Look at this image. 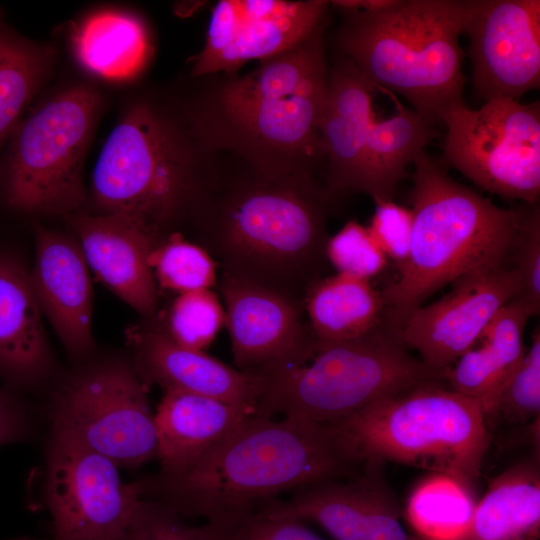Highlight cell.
Here are the masks:
<instances>
[{"label": "cell", "mask_w": 540, "mask_h": 540, "mask_svg": "<svg viewBox=\"0 0 540 540\" xmlns=\"http://www.w3.org/2000/svg\"><path fill=\"white\" fill-rule=\"evenodd\" d=\"M219 540H326L301 520L263 506L217 524H207Z\"/></svg>", "instance_id": "836d02e7"}, {"label": "cell", "mask_w": 540, "mask_h": 540, "mask_svg": "<svg viewBox=\"0 0 540 540\" xmlns=\"http://www.w3.org/2000/svg\"><path fill=\"white\" fill-rule=\"evenodd\" d=\"M396 112L374 120L366 144L365 187L374 202L393 200L407 166L436 136L433 124L396 102Z\"/></svg>", "instance_id": "4316f807"}, {"label": "cell", "mask_w": 540, "mask_h": 540, "mask_svg": "<svg viewBox=\"0 0 540 540\" xmlns=\"http://www.w3.org/2000/svg\"><path fill=\"white\" fill-rule=\"evenodd\" d=\"M46 498L54 540H121L150 504L139 482L124 483L109 458L52 429Z\"/></svg>", "instance_id": "7c38bea8"}, {"label": "cell", "mask_w": 540, "mask_h": 540, "mask_svg": "<svg viewBox=\"0 0 540 540\" xmlns=\"http://www.w3.org/2000/svg\"><path fill=\"white\" fill-rule=\"evenodd\" d=\"M144 526L150 540H219L207 524L200 527L184 525L176 514L162 506L158 508L150 504Z\"/></svg>", "instance_id": "8d00e7d4"}, {"label": "cell", "mask_w": 540, "mask_h": 540, "mask_svg": "<svg viewBox=\"0 0 540 540\" xmlns=\"http://www.w3.org/2000/svg\"><path fill=\"white\" fill-rule=\"evenodd\" d=\"M104 108L91 85L67 86L24 116L0 161V193L26 215L74 214L86 199V154Z\"/></svg>", "instance_id": "9c48e42d"}, {"label": "cell", "mask_w": 540, "mask_h": 540, "mask_svg": "<svg viewBox=\"0 0 540 540\" xmlns=\"http://www.w3.org/2000/svg\"><path fill=\"white\" fill-rule=\"evenodd\" d=\"M443 160L476 186L508 200L536 204L540 193V103L494 98L479 109L454 103Z\"/></svg>", "instance_id": "8fae6325"}, {"label": "cell", "mask_w": 540, "mask_h": 540, "mask_svg": "<svg viewBox=\"0 0 540 540\" xmlns=\"http://www.w3.org/2000/svg\"><path fill=\"white\" fill-rule=\"evenodd\" d=\"M31 423L24 404L10 391L0 388V445L26 439Z\"/></svg>", "instance_id": "74e56055"}, {"label": "cell", "mask_w": 540, "mask_h": 540, "mask_svg": "<svg viewBox=\"0 0 540 540\" xmlns=\"http://www.w3.org/2000/svg\"><path fill=\"white\" fill-rule=\"evenodd\" d=\"M325 255L337 273L369 281L381 273L388 262L368 228L355 220L348 221L328 238Z\"/></svg>", "instance_id": "1f68e13d"}, {"label": "cell", "mask_w": 540, "mask_h": 540, "mask_svg": "<svg viewBox=\"0 0 540 540\" xmlns=\"http://www.w3.org/2000/svg\"><path fill=\"white\" fill-rule=\"evenodd\" d=\"M32 288L43 315L71 357H91L93 290L89 266L76 238L43 226L35 228Z\"/></svg>", "instance_id": "d6986e66"}, {"label": "cell", "mask_w": 540, "mask_h": 540, "mask_svg": "<svg viewBox=\"0 0 540 540\" xmlns=\"http://www.w3.org/2000/svg\"><path fill=\"white\" fill-rule=\"evenodd\" d=\"M475 505L474 494L458 481L432 473L411 491L405 517L422 540H465Z\"/></svg>", "instance_id": "f1b7e54d"}, {"label": "cell", "mask_w": 540, "mask_h": 540, "mask_svg": "<svg viewBox=\"0 0 540 540\" xmlns=\"http://www.w3.org/2000/svg\"><path fill=\"white\" fill-rule=\"evenodd\" d=\"M501 414L513 423L539 420L540 414V331L504 384L492 415Z\"/></svg>", "instance_id": "d6a6232c"}, {"label": "cell", "mask_w": 540, "mask_h": 540, "mask_svg": "<svg viewBox=\"0 0 540 540\" xmlns=\"http://www.w3.org/2000/svg\"><path fill=\"white\" fill-rule=\"evenodd\" d=\"M367 226L372 237L387 258L400 267L408 258L412 229V210L391 201H377Z\"/></svg>", "instance_id": "d590c367"}, {"label": "cell", "mask_w": 540, "mask_h": 540, "mask_svg": "<svg viewBox=\"0 0 540 540\" xmlns=\"http://www.w3.org/2000/svg\"><path fill=\"white\" fill-rule=\"evenodd\" d=\"M127 342L131 362L143 384L217 398L254 411L263 391L260 376L243 372L208 355L179 345L165 332L159 315L131 326Z\"/></svg>", "instance_id": "ac0fdd59"}, {"label": "cell", "mask_w": 540, "mask_h": 540, "mask_svg": "<svg viewBox=\"0 0 540 540\" xmlns=\"http://www.w3.org/2000/svg\"><path fill=\"white\" fill-rule=\"evenodd\" d=\"M413 229L399 277L382 292L386 319L399 328L436 291L484 268L504 265L524 209H505L456 182L425 151L414 159Z\"/></svg>", "instance_id": "5b68a950"}, {"label": "cell", "mask_w": 540, "mask_h": 540, "mask_svg": "<svg viewBox=\"0 0 540 540\" xmlns=\"http://www.w3.org/2000/svg\"><path fill=\"white\" fill-rule=\"evenodd\" d=\"M395 1L396 0H338L329 3L340 10L376 11L393 5Z\"/></svg>", "instance_id": "f35d334b"}, {"label": "cell", "mask_w": 540, "mask_h": 540, "mask_svg": "<svg viewBox=\"0 0 540 540\" xmlns=\"http://www.w3.org/2000/svg\"><path fill=\"white\" fill-rule=\"evenodd\" d=\"M512 269L520 280V293L514 300L524 304L532 314L540 310V211L529 205L512 244Z\"/></svg>", "instance_id": "e575fe53"}, {"label": "cell", "mask_w": 540, "mask_h": 540, "mask_svg": "<svg viewBox=\"0 0 540 540\" xmlns=\"http://www.w3.org/2000/svg\"><path fill=\"white\" fill-rule=\"evenodd\" d=\"M328 1L223 0L216 4L192 75L231 74L302 41L326 19Z\"/></svg>", "instance_id": "9a60e30c"}, {"label": "cell", "mask_w": 540, "mask_h": 540, "mask_svg": "<svg viewBox=\"0 0 540 540\" xmlns=\"http://www.w3.org/2000/svg\"><path fill=\"white\" fill-rule=\"evenodd\" d=\"M340 56L373 87L405 98L430 123L463 100V0H396L376 11L341 10Z\"/></svg>", "instance_id": "8992f818"}, {"label": "cell", "mask_w": 540, "mask_h": 540, "mask_svg": "<svg viewBox=\"0 0 540 540\" xmlns=\"http://www.w3.org/2000/svg\"><path fill=\"white\" fill-rule=\"evenodd\" d=\"M256 411L217 398L165 391L155 413L161 472H180L237 430Z\"/></svg>", "instance_id": "603a6c76"}, {"label": "cell", "mask_w": 540, "mask_h": 540, "mask_svg": "<svg viewBox=\"0 0 540 540\" xmlns=\"http://www.w3.org/2000/svg\"><path fill=\"white\" fill-rule=\"evenodd\" d=\"M66 218L97 277L143 318L157 315V283L149 265L154 237L122 214L74 213Z\"/></svg>", "instance_id": "ffe728a7"}, {"label": "cell", "mask_w": 540, "mask_h": 540, "mask_svg": "<svg viewBox=\"0 0 540 540\" xmlns=\"http://www.w3.org/2000/svg\"><path fill=\"white\" fill-rule=\"evenodd\" d=\"M217 153L187 111L178 119L151 100H135L99 153L93 201L100 213L134 219L159 243L183 225L191 229L220 174Z\"/></svg>", "instance_id": "277c9868"}, {"label": "cell", "mask_w": 540, "mask_h": 540, "mask_svg": "<svg viewBox=\"0 0 540 540\" xmlns=\"http://www.w3.org/2000/svg\"><path fill=\"white\" fill-rule=\"evenodd\" d=\"M149 265L160 287L179 294L217 285V264L196 243L174 233L157 243Z\"/></svg>", "instance_id": "f546056e"}, {"label": "cell", "mask_w": 540, "mask_h": 540, "mask_svg": "<svg viewBox=\"0 0 540 540\" xmlns=\"http://www.w3.org/2000/svg\"><path fill=\"white\" fill-rule=\"evenodd\" d=\"M303 304L311 336L322 343L363 336L387 320L382 292L371 281L339 273L315 281Z\"/></svg>", "instance_id": "484cf974"}, {"label": "cell", "mask_w": 540, "mask_h": 540, "mask_svg": "<svg viewBox=\"0 0 540 540\" xmlns=\"http://www.w3.org/2000/svg\"><path fill=\"white\" fill-rule=\"evenodd\" d=\"M324 427L350 466L404 464L449 476L473 494L489 446L481 405L445 382L419 385Z\"/></svg>", "instance_id": "52a82bcc"}, {"label": "cell", "mask_w": 540, "mask_h": 540, "mask_svg": "<svg viewBox=\"0 0 540 540\" xmlns=\"http://www.w3.org/2000/svg\"><path fill=\"white\" fill-rule=\"evenodd\" d=\"M35 297L30 269L13 253H0V377L14 388L40 386L54 357Z\"/></svg>", "instance_id": "7402d4cb"}, {"label": "cell", "mask_w": 540, "mask_h": 540, "mask_svg": "<svg viewBox=\"0 0 540 540\" xmlns=\"http://www.w3.org/2000/svg\"><path fill=\"white\" fill-rule=\"evenodd\" d=\"M79 363L53 392V428L118 467H138L156 457L155 414L131 360L106 356Z\"/></svg>", "instance_id": "30bf717a"}, {"label": "cell", "mask_w": 540, "mask_h": 540, "mask_svg": "<svg viewBox=\"0 0 540 540\" xmlns=\"http://www.w3.org/2000/svg\"><path fill=\"white\" fill-rule=\"evenodd\" d=\"M69 41L81 68L112 82L135 78L151 54L144 22L123 10L104 9L87 15L70 28Z\"/></svg>", "instance_id": "cb8c5ba5"}, {"label": "cell", "mask_w": 540, "mask_h": 540, "mask_svg": "<svg viewBox=\"0 0 540 540\" xmlns=\"http://www.w3.org/2000/svg\"><path fill=\"white\" fill-rule=\"evenodd\" d=\"M330 196L316 180L221 169L191 230L223 275L303 304L327 261Z\"/></svg>", "instance_id": "7a4b0ae2"}, {"label": "cell", "mask_w": 540, "mask_h": 540, "mask_svg": "<svg viewBox=\"0 0 540 540\" xmlns=\"http://www.w3.org/2000/svg\"><path fill=\"white\" fill-rule=\"evenodd\" d=\"M323 32L319 26L255 70L213 83L186 110L198 136L256 173L315 180L329 78Z\"/></svg>", "instance_id": "6da1fadb"}, {"label": "cell", "mask_w": 540, "mask_h": 540, "mask_svg": "<svg viewBox=\"0 0 540 540\" xmlns=\"http://www.w3.org/2000/svg\"><path fill=\"white\" fill-rule=\"evenodd\" d=\"M144 517L121 540H150L144 526Z\"/></svg>", "instance_id": "ab89813d"}, {"label": "cell", "mask_w": 540, "mask_h": 540, "mask_svg": "<svg viewBox=\"0 0 540 540\" xmlns=\"http://www.w3.org/2000/svg\"><path fill=\"white\" fill-rule=\"evenodd\" d=\"M472 84L484 102L540 86V1L463 0Z\"/></svg>", "instance_id": "4fadbf2b"}, {"label": "cell", "mask_w": 540, "mask_h": 540, "mask_svg": "<svg viewBox=\"0 0 540 540\" xmlns=\"http://www.w3.org/2000/svg\"><path fill=\"white\" fill-rule=\"evenodd\" d=\"M351 467L322 425L280 417H250L188 468L141 480L144 496L174 514L217 524L326 480Z\"/></svg>", "instance_id": "3957f363"}, {"label": "cell", "mask_w": 540, "mask_h": 540, "mask_svg": "<svg viewBox=\"0 0 540 540\" xmlns=\"http://www.w3.org/2000/svg\"><path fill=\"white\" fill-rule=\"evenodd\" d=\"M217 285L237 369L259 376L296 357L310 343L303 304L223 274Z\"/></svg>", "instance_id": "e0dca14e"}, {"label": "cell", "mask_w": 540, "mask_h": 540, "mask_svg": "<svg viewBox=\"0 0 540 540\" xmlns=\"http://www.w3.org/2000/svg\"><path fill=\"white\" fill-rule=\"evenodd\" d=\"M363 472L309 485L284 501L262 506L269 511L310 521L333 540H417L401 521V509L383 476V464Z\"/></svg>", "instance_id": "2e32d148"}, {"label": "cell", "mask_w": 540, "mask_h": 540, "mask_svg": "<svg viewBox=\"0 0 540 540\" xmlns=\"http://www.w3.org/2000/svg\"><path fill=\"white\" fill-rule=\"evenodd\" d=\"M441 299L413 310L399 333L427 366L446 370L480 338L498 311L518 297L520 280L504 265L470 272Z\"/></svg>", "instance_id": "5bb4252c"}, {"label": "cell", "mask_w": 540, "mask_h": 540, "mask_svg": "<svg viewBox=\"0 0 540 540\" xmlns=\"http://www.w3.org/2000/svg\"><path fill=\"white\" fill-rule=\"evenodd\" d=\"M56 64V49L20 34L0 7V148L50 80Z\"/></svg>", "instance_id": "83f0119b"}, {"label": "cell", "mask_w": 540, "mask_h": 540, "mask_svg": "<svg viewBox=\"0 0 540 540\" xmlns=\"http://www.w3.org/2000/svg\"><path fill=\"white\" fill-rule=\"evenodd\" d=\"M387 320L371 332L346 341L313 338L291 360L260 377L257 414L328 425L387 397L430 382L445 373L427 366L404 344Z\"/></svg>", "instance_id": "ba28073f"}, {"label": "cell", "mask_w": 540, "mask_h": 540, "mask_svg": "<svg viewBox=\"0 0 540 540\" xmlns=\"http://www.w3.org/2000/svg\"><path fill=\"white\" fill-rule=\"evenodd\" d=\"M372 90L356 67L342 56L329 69L320 141L327 163L326 188L331 195L364 193L366 144L375 120Z\"/></svg>", "instance_id": "44dd1931"}, {"label": "cell", "mask_w": 540, "mask_h": 540, "mask_svg": "<svg viewBox=\"0 0 540 540\" xmlns=\"http://www.w3.org/2000/svg\"><path fill=\"white\" fill-rule=\"evenodd\" d=\"M159 318L173 341L199 351H205L225 325L224 308L210 289L179 294L167 314Z\"/></svg>", "instance_id": "4dcf8cb0"}, {"label": "cell", "mask_w": 540, "mask_h": 540, "mask_svg": "<svg viewBox=\"0 0 540 540\" xmlns=\"http://www.w3.org/2000/svg\"><path fill=\"white\" fill-rule=\"evenodd\" d=\"M539 536L540 472L534 456L490 482L476 502L465 540H538Z\"/></svg>", "instance_id": "d4e9b609"}]
</instances>
